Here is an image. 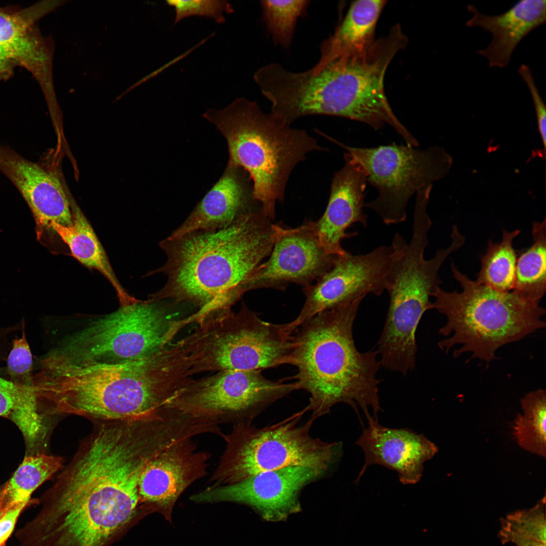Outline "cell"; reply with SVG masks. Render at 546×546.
I'll return each mask as SVG.
<instances>
[{"mask_svg": "<svg viewBox=\"0 0 546 546\" xmlns=\"http://www.w3.org/2000/svg\"><path fill=\"white\" fill-rule=\"evenodd\" d=\"M33 375L38 408L45 416L72 415L97 423L149 414L193 379L191 363L177 342L149 356L116 364H79L51 352Z\"/></svg>", "mask_w": 546, "mask_h": 546, "instance_id": "cell-1", "label": "cell"}, {"mask_svg": "<svg viewBox=\"0 0 546 546\" xmlns=\"http://www.w3.org/2000/svg\"><path fill=\"white\" fill-rule=\"evenodd\" d=\"M271 221L259 211L220 229L163 240L160 246L166 260L155 272L167 280L149 297L195 306L197 323L232 310L251 275L271 252L276 224Z\"/></svg>", "mask_w": 546, "mask_h": 546, "instance_id": "cell-2", "label": "cell"}, {"mask_svg": "<svg viewBox=\"0 0 546 546\" xmlns=\"http://www.w3.org/2000/svg\"><path fill=\"white\" fill-rule=\"evenodd\" d=\"M363 299L318 313L293 333L291 365L297 373L291 379L297 389L309 394L302 411L311 412L312 422L339 403L357 413L359 407L366 417L369 410L374 417L382 411L378 352L359 351L353 339V323Z\"/></svg>", "mask_w": 546, "mask_h": 546, "instance_id": "cell-3", "label": "cell"}, {"mask_svg": "<svg viewBox=\"0 0 546 546\" xmlns=\"http://www.w3.org/2000/svg\"><path fill=\"white\" fill-rule=\"evenodd\" d=\"M225 139L228 163L243 169L253 184L254 196L271 220L277 202L284 201L295 167L313 152L327 151L306 130L285 123L256 101L236 99L221 110L203 115Z\"/></svg>", "mask_w": 546, "mask_h": 546, "instance_id": "cell-4", "label": "cell"}, {"mask_svg": "<svg viewBox=\"0 0 546 546\" xmlns=\"http://www.w3.org/2000/svg\"><path fill=\"white\" fill-rule=\"evenodd\" d=\"M453 276L461 292H446L438 288L432 295L431 309L445 316L446 324L439 331L446 337L438 343L458 357L469 352L473 358L489 362L500 347L518 341L543 328L545 310L515 291L500 292L471 280L453 262Z\"/></svg>", "mask_w": 546, "mask_h": 546, "instance_id": "cell-5", "label": "cell"}, {"mask_svg": "<svg viewBox=\"0 0 546 546\" xmlns=\"http://www.w3.org/2000/svg\"><path fill=\"white\" fill-rule=\"evenodd\" d=\"M430 228L424 219L413 220L410 242L393 262L388 275L389 305L377 352L382 365L390 370L404 372L414 368L416 332L424 313L431 309L430 298L442 283L439 269L447 257L465 243L461 236L453 234L449 246L426 259Z\"/></svg>", "mask_w": 546, "mask_h": 546, "instance_id": "cell-6", "label": "cell"}, {"mask_svg": "<svg viewBox=\"0 0 546 546\" xmlns=\"http://www.w3.org/2000/svg\"><path fill=\"white\" fill-rule=\"evenodd\" d=\"M167 301L149 297L121 304L67 338L53 352L74 363L116 364L143 358L171 344L194 315L178 317Z\"/></svg>", "mask_w": 546, "mask_h": 546, "instance_id": "cell-7", "label": "cell"}, {"mask_svg": "<svg viewBox=\"0 0 546 546\" xmlns=\"http://www.w3.org/2000/svg\"><path fill=\"white\" fill-rule=\"evenodd\" d=\"M303 411L277 423L257 427L233 426L222 437L224 450L209 482L234 484L255 475L290 466H307L327 473L340 457L342 445L311 436L313 422H299Z\"/></svg>", "mask_w": 546, "mask_h": 546, "instance_id": "cell-8", "label": "cell"}, {"mask_svg": "<svg viewBox=\"0 0 546 546\" xmlns=\"http://www.w3.org/2000/svg\"><path fill=\"white\" fill-rule=\"evenodd\" d=\"M292 335L286 324L262 320L242 303L197 323L179 340L191 362L192 376L222 371L260 370L291 365Z\"/></svg>", "mask_w": 546, "mask_h": 546, "instance_id": "cell-9", "label": "cell"}, {"mask_svg": "<svg viewBox=\"0 0 546 546\" xmlns=\"http://www.w3.org/2000/svg\"><path fill=\"white\" fill-rule=\"evenodd\" d=\"M328 139L345 149L364 169L367 183L378 192L376 198L365 207L376 212L387 225L405 221L411 197L444 177L453 162L451 156L437 146L425 150L396 144L361 148Z\"/></svg>", "mask_w": 546, "mask_h": 546, "instance_id": "cell-10", "label": "cell"}, {"mask_svg": "<svg viewBox=\"0 0 546 546\" xmlns=\"http://www.w3.org/2000/svg\"><path fill=\"white\" fill-rule=\"evenodd\" d=\"M261 371H222L193 379L165 405L218 425L252 423L265 408L297 390L294 381L271 380Z\"/></svg>", "mask_w": 546, "mask_h": 546, "instance_id": "cell-11", "label": "cell"}, {"mask_svg": "<svg viewBox=\"0 0 546 546\" xmlns=\"http://www.w3.org/2000/svg\"><path fill=\"white\" fill-rule=\"evenodd\" d=\"M407 242L399 233L389 245L370 252L339 256L333 267L312 284L303 288L304 304L297 316L286 323L292 334L303 323L322 311L364 298L369 294L380 296L388 289V275L394 261Z\"/></svg>", "mask_w": 546, "mask_h": 546, "instance_id": "cell-12", "label": "cell"}, {"mask_svg": "<svg viewBox=\"0 0 546 546\" xmlns=\"http://www.w3.org/2000/svg\"><path fill=\"white\" fill-rule=\"evenodd\" d=\"M325 473L307 466L287 467L232 484L210 486L190 498L197 504H241L251 508L267 521H282L301 511V491Z\"/></svg>", "mask_w": 546, "mask_h": 546, "instance_id": "cell-13", "label": "cell"}, {"mask_svg": "<svg viewBox=\"0 0 546 546\" xmlns=\"http://www.w3.org/2000/svg\"><path fill=\"white\" fill-rule=\"evenodd\" d=\"M276 229L269 258L251 275L246 292L261 288L284 290L291 283L307 286L330 270L339 256L325 251L313 221L295 228L276 224Z\"/></svg>", "mask_w": 546, "mask_h": 546, "instance_id": "cell-14", "label": "cell"}, {"mask_svg": "<svg viewBox=\"0 0 546 546\" xmlns=\"http://www.w3.org/2000/svg\"><path fill=\"white\" fill-rule=\"evenodd\" d=\"M210 453L198 450L193 438L178 441L150 461L139 482V504L146 514L158 512L171 521L184 492L208 473Z\"/></svg>", "mask_w": 546, "mask_h": 546, "instance_id": "cell-15", "label": "cell"}, {"mask_svg": "<svg viewBox=\"0 0 546 546\" xmlns=\"http://www.w3.org/2000/svg\"><path fill=\"white\" fill-rule=\"evenodd\" d=\"M0 171L19 191L29 207L42 242L52 235L55 224L72 223L68 195L57 174L39 162L30 161L8 146L0 145Z\"/></svg>", "mask_w": 546, "mask_h": 546, "instance_id": "cell-16", "label": "cell"}, {"mask_svg": "<svg viewBox=\"0 0 546 546\" xmlns=\"http://www.w3.org/2000/svg\"><path fill=\"white\" fill-rule=\"evenodd\" d=\"M368 426L363 429L356 444L365 454V463L355 480L357 484L367 468L379 465L398 473L403 484H415L421 479L424 464L437 453L438 447L423 434L409 429H396L380 425L377 417H366Z\"/></svg>", "mask_w": 546, "mask_h": 546, "instance_id": "cell-17", "label": "cell"}, {"mask_svg": "<svg viewBox=\"0 0 546 546\" xmlns=\"http://www.w3.org/2000/svg\"><path fill=\"white\" fill-rule=\"evenodd\" d=\"M344 164L333 175L329 199L323 215L314 221L320 241L327 253L341 256L347 252L342 241L357 235L347 230L354 224L366 227L368 217L364 213L367 174L362 166L346 152Z\"/></svg>", "mask_w": 546, "mask_h": 546, "instance_id": "cell-18", "label": "cell"}, {"mask_svg": "<svg viewBox=\"0 0 546 546\" xmlns=\"http://www.w3.org/2000/svg\"><path fill=\"white\" fill-rule=\"evenodd\" d=\"M259 211L261 206L254 197L248 174L241 167L228 164L219 180L168 237L220 229L242 215Z\"/></svg>", "mask_w": 546, "mask_h": 546, "instance_id": "cell-19", "label": "cell"}, {"mask_svg": "<svg viewBox=\"0 0 546 546\" xmlns=\"http://www.w3.org/2000/svg\"><path fill=\"white\" fill-rule=\"evenodd\" d=\"M467 8L472 17L466 26L480 27L492 35L488 46L477 52L488 60L491 68L508 66L519 42L546 22L545 0L520 1L497 15L484 14L474 5H468Z\"/></svg>", "mask_w": 546, "mask_h": 546, "instance_id": "cell-20", "label": "cell"}, {"mask_svg": "<svg viewBox=\"0 0 546 546\" xmlns=\"http://www.w3.org/2000/svg\"><path fill=\"white\" fill-rule=\"evenodd\" d=\"M44 6L37 4L20 11L0 9V46L47 93L50 90L49 55L34 28L35 22L44 12Z\"/></svg>", "mask_w": 546, "mask_h": 546, "instance_id": "cell-21", "label": "cell"}, {"mask_svg": "<svg viewBox=\"0 0 546 546\" xmlns=\"http://www.w3.org/2000/svg\"><path fill=\"white\" fill-rule=\"evenodd\" d=\"M387 1H354L334 33L320 46L321 57L310 69L316 73L332 62L361 53L375 41V31Z\"/></svg>", "mask_w": 546, "mask_h": 546, "instance_id": "cell-22", "label": "cell"}, {"mask_svg": "<svg viewBox=\"0 0 546 546\" xmlns=\"http://www.w3.org/2000/svg\"><path fill=\"white\" fill-rule=\"evenodd\" d=\"M72 223L55 224L52 234L57 235L68 247L72 255L84 266L102 274L115 290L120 304L134 298L121 285L112 268L106 252L90 224L73 199L69 198Z\"/></svg>", "mask_w": 546, "mask_h": 546, "instance_id": "cell-23", "label": "cell"}, {"mask_svg": "<svg viewBox=\"0 0 546 546\" xmlns=\"http://www.w3.org/2000/svg\"><path fill=\"white\" fill-rule=\"evenodd\" d=\"M546 226L545 219L533 222L532 245L517 258L513 291L538 304L545 292Z\"/></svg>", "mask_w": 546, "mask_h": 546, "instance_id": "cell-24", "label": "cell"}, {"mask_svg": "<svg viewBox=\"0 0 546 546\" xmlns=\"http://www.w3.org/2000/svg\"><path fill=\"white\" fill-rule=\"evenodd\" d=\"M519 230L503 231L499 243L490 240L485 253L481 257V267L475 281L500 292L513 290L517 255L513 242Z\"/></svg>", "mask_w": 546, "mask_h": 546, "instance_id": "cell-25", "label": "cell"}, {"mask_svg": "<svg viewBox=\"0 0 546 546\" xmlns=\"http://www.w3.org/2000/svg\"><path fill=\"white\" fill-rule=\"evenodd\" d=\"M523 414H518L513 434L523 449L546 457V395L542 389L527 393L520 401Z\"/></svg>", "mask_w": 546, "mask_h": 546, "instance_id": "cell-26", "label": "cell"}, {"mask_svg": "<svg viewBox=\"0 0 546 546\" xmlns=\"http://www.w3.org/2000/svg\"><path fill=\"white\" fill-rule=\"evenodd\" d=\"M9 418L21 432L27 454L44 453L48 434L46 417L38 407L33 386L19 385V391Z\"/></svg>", "mask_w": 546, "mask_h": 546, "instance_id": "cell-27", "label": "cell"}, {"mask_svg": "<svg viewBox=\"0 0 546 546\" xmlns=\"http://www.w3.org/2000/svg\"><path fill=\"white\" fill-rule=\"evenodd\" d=\"M498 537L503 543L536 540L546 543L545 496L533 507L502 518Z\"/></svg>", "mask_w": 546, "mask_h": 546, "instance_id": "cell-28", "label": "cell"}, {"mask_svg": "<svg viewBox=\"0 0 546 546\" xmlns=\"http://www.w3.org/2000/svg\"><path fill=\"white\" fill-rule=\"evenodd\" d=\"M309 1L305 0L261 1L262 17L274 40L284 48L291 43L298 18Z\"/></svg>", "mask_w": 546, "mask_h": 546, "instance_id": "cell-29", "label": "cell"}, {"mask_svg": "<svg viewBox=\"0 0 546 546\" xmlns=\"http://www.w3.org/2000/svg\"><path fill=\"white\" fill-rule=\"evenodd\" d=\"M7 358L10 381L19 385L33 386L32 355L26 336L25 324L21 336L13 340Z\"/></svg>", "mask_w": 546, "mask_h": 546, "instance_id": "cell-30", "label": "cell"}, {"mask_svg": "<svg viewBox=\"0 0 546 546\" xmlns=\"http://www.w3.org/2000/svg\"><path fill=\"white\" fill-rule=\"evenodd\" d=\"M166 3L175 9L174 24L192 16L208 17L217 23H223L225 21L224 14L233 12L232 6L228 1L168 0Z\"/></svg>", "mask_w": 546, "mask_h": 546, "instance_id": "cell-31", "label": "cell"}, {"mask_svg": "<svg viewBox=\"0 0 546 546\" xmlns=\"http://www.w3.org/2000/svg\"><path fill=\"white\" fill-rule=\"evenodd\" d=\"M24 322L7 327L0 328V363L7 358L12 343L11 335L22 329ZM19 385L0 376V416L9 418L17 398Z\"/></svg>", "mask_w": 546, "mask_h": 546, "instance_id": "cell-32", "label": "cell"}, {"mask_svg": "<svg viewBox=\"0 0 546 546\" xmlns=\"http://www.w3.org/2000/svg\"><path fill=\"white\" fill-rule=\"evenodd\" d=\"M518 73L526 84L530 93L533 103L539 133L543 144V150L546 148V108L543 100L536 86L531 71L527 65L522 64L518 69Z\"/></svg>", "mask_w": 546, "mask_h": 546, "instance_id": "cell-33", "label": "cell"}, {"mask_svg": "<svg viewBox=\"0 0 546 546\" xmlns=\"http://www.w3.org/2000/svg\"><path fill=\"white\" fill-rule=\"evenodd\" d=\"M27 507L21 506L8 511L0 519V546L5 544L14 530L17 521L23 512Z\"/></svg>", "mask_w": 546, "mask_h": 546, "instance_id": "cell-34", "label": "cell"}, {"mask_svg": "<svg viewBox=\"0 0 546 546\" xmlns=\"http://www.w3.org/2000/svg\"><path fill=\"white\" fill-rule=\"evenodd\" d=\"M17 66L8 52L0 46V80L8 79Z\"/></svg>", "mask_w": 546, "mask_h": 546, "instance_id": "cell-35", "label": "cell"}, {"mask_svg": "<svg viewBox=\"0 0 546 546\" xmlns=\"http://www.w3.org/2000/svg\"><path fill=\"white\" fill-rule=\"evenodd\" d=\"M516 546H546V543L536 540H525L515 544Z\"/></svg>", "mask_w": 546, "mask_h": 546, "instance_id": "cell-36", "label": "cell"}, {"mask_svg": "<svg viewBox=\"0 0 546 546\" xmlns=\"http://www.w3.org/2000/svg\"><path fill=\"white\" fill-rule=\"evenodd\" d=\"M10 509L5 504L0 495V519Z\"/></svg>", "mask_w": 546, "mask_h": 546, "instance_id": "cell-37", "label": "cell"}, {"mask_svg": "<svg viewBox=\"0 0 546 546\" xmlns=\"http://www.w3.org/2000/svg\"><path fill=\"white\" fill-rule=\"evenodd\" d=\"M2 546H6V544H5H5H3V545H2Z\"/></svg>", "mask_w": 546, "mask_h": 546, "instance_id": "cell-38", "label": "cell"}]
</instances>
